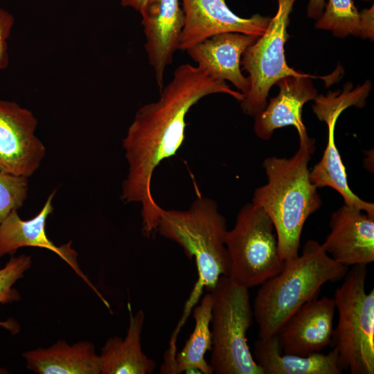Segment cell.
I'll list each match as a JSON object with an SVG mask.
<instances>
[{
    "instance_id": "obj_25",
    "label": "cell",
    "mask_w": 374,
    "mask_h": 374,
    "mask_svg": "<svg viewBox=\"0 0 374 374\" xmlns=\"http://www.w3.org/2000/svg\"><path fill=\"white\" fill-rule=\"evenodd\" d=\"M15 19L13 16L0 7V71L9 64L8 51V39L13 27Z\"/></svg>"
},
{
    "instance_id": "obj_13",
    "label": "cell",
    "mask_w": 374,
    "mask_h": 374,
    "mask_svg": "<svg viewBox=\"0 0 374 374\" xmlns=\"http://www.w3.org/2000/svg\"><path fill=\"white\" fill-rule=\"evenodd\" d=\"M329 226L322 245L337 262L348 267L374 261V215L344 203L332 213Z\"/></svg>"
},
{
    "instance_id": "obj_26",
    "label": "cell",
    "mask_w": 374,
    "mask_h": 374,
    "mask_svg": "<svg viewBox=\"0 0 374 374\" xmlns=\"http://www.w3.org/2000/svg\"><path fill=\"white\" fill-rule=\"evenodd\" d=\"M361 32L363 39L373 40L374 38V8L373 5L369 8H364L360 11Z\"/></svg>"
},
{
    "instance_id": "obj_23",
    "label": "cell",
    "mask_w": 374,
    "mask_h": 374,
    "mask_svg": "<svg viewBox=\"0 0 374 374\" xmlns=\"http://www.w3.org/2000/svg\"><path fill=\"white\" fill-rule=\"evenodd\" d=\"M31 256L25 254L12 256L5 267L0 269V303L6 304L19 301L21 296L13 285L24 276L26 271L31 267ZM0 326L12 333L19 331L17 323L11 321H0Z\"/></svg>"
},
{
    "instance_id": "obj_22",
    "label": "cell",
    "mask_w": 374,
    "mask_h": 374,
    "mask_svg": "<svg viewBox=\"0 0 374 374\" xmlns=\"http://www.w3.org/2000/svg\"><path fill=\"white\" fill-rule=\"evenodd\" d=\"M361 15L354 0H328L315 28L330 30L333 35L344 38L349 35L359 37Z\"/></svg>"
},
{
    "instance_id": "obj_24",
    "label": "cell",
    "mask_w": 374,
    "mask_h": 374,
    "mask_svg": "<svg viewBox=\"0 0 374 374\" xmlns=\"http://www.w3.org/2000/svg\"><path fill=\"white\" fill-rule=\"evenodd\" d=\"M28 178L0 172V223L14 209L20 208L27 197Z\"/></svg>"
},
{
    "instance_id": "obj_7",
    "label": "cell",
    "mask_w": 374,
    "mask_h": 374,
    "mask_svg": "<svg viewBox=\"0 0 374 374\" xmlns=\"http://www.w3.org/2000/svg\"><path fill=\"white\" fill-rule=\"evenodd\" d=\"M226 246L231 260L229 277L247 288L260 285L284 267L274 224L252 202L240 209L233 228L227 231Z\"/></svg>"
},
{
    "instance_id": "obj_4",
    "label": "cell",
    "mask_w": 374,
    "mask_h": 374,
    "mask_svg": "<svg viewBox=\"0 0 374 374\" xmlns=\"http://www.w3.org/2000/svg\"><path fill=\"white\" fill-rule=\"evenodd\" d=\"M157 231L177 243L188 258L195 260L198 279L186 305L190 310L203 288L211 292L221 276L229 275L226 220L215 201L198 197L187 210L163 208Z\"/></svg>"
},
{
    "instance_id": "obj_2",
    "label": "cell",
    "mask_w": 374,
    "mask_h": 374,
    "mask_svg": "<svg viewBox=\"0 0 374 374\" xmlns=\"http://www.w3.org/2000/svg\"><path fill=\"white\" fill-rule=\"evenodd\" d=\"M315 150L313 139L299 141V147L292 157L266 158L262 167L267 183L253 193L252 203L261 207L274 224L279 253L284 261L299 255L304 224L322 204L308 169Z\"/></svg>"
},
{
    "instance_id": "obj_12",
    "label": "cell",
    "mask_w": 374,
    "mask_h": 374,
    "mask_svg": "<svg viewBox=\"0 0 374 374\" xmlns=\"http://www.w3.org/2000/svg\"><path fill=\"white\" fill-rule=\"evenodd\" d=\"M140 14L145 36V49L161 91L166 69L179 48L184 12L180 0H147Z\"/></svg>"
},
{
    "instance_id": "obj_9",
    "label": "cell",
    "mask_w": 374,
    "mask_h": 374,
    "mask_svg": "<svg viewBox=\"0 0 374 374\" xmlns=\"http://www.w3.org/2000/svg\"><path fill=\"white\" fill-rule=\"evenodd\" d=\"M37 125L30 110L0 99V172L28 178L37 170L46 148L35 134Z\"/></svg>"
},
{
    "instance_id": "obj_28",
    "label": "cell",
    "mask_w": 374,
    "mask_h": 374,
    "mask_svg": "<svg viewBox=\"0 0 374 374\" xmlns=\"http://www.w3.org/2000/svg\"><path fill=\"white\" fill-rule=\"evenodd\" d=\"M147 0H121V3L124 7H131L141 12L143 9Z\"/></svg>"
},
{
    "instance_id": "obj_20",
    "label": "cell",
    "mask_w": 374,
    "mask_h": 374,
    "mask_svg": "<svg viewBox=\"0 0 374 374\" xmlns=\"http://www.w3.org/2000/svg\"><path fill=\"white\" fill-rule=\"evenodd\" d=\"M253 358L264 374H341L338 352L315 353L307 356L281 351L277 335L258 338L254 344Z\"/></svg>"
},
{
    "instance_id": "obj_21",
    "label": "cell",
    "mask_w": 374,
    "mask_h": 374,
    "mask_svg": "<svg viewBox=\"0 0 374 374\" xmlns=\"http://www.w3.org/2000/svg\"><path fill=\"white\" fill-rule=\"evenodd\" d=\"M213 305V295L208 292L193 310V332L181 350L175 354L174 359L167 365L161 366V373H213L210 364L204 357L206 353L212 347L210 325Z\"/></svg>"
},
{
    "instance_id": "obj_6",
    "label": "cell",
    "mask_w": 374,
    "mask_h": 374,
    "mask_svg": "<svg viewBox=\"0 0 374 374\" xmlns=\"http://www.w3.org/2000/svg\"><path fill=\"white\" fill-rule=\"evenodd\" d=\"M212 347L210 365L216 374H264L248 346L253 309L249 288L222 276L211 291Z\"/></svg>"
},
{
    "instance_id": "obj_10",
    "label": "cell",
    "mask_w": 374,
    "mask_h": 374,
    "mask_svg": "<svg viewBox=\"0 0 374 374\" xmlns=\"http://www.w3.org/2000/svg\"><path fill=\"white\" fill-rule=\"evenodd\" d=\"M312 109L317 118L328 125V141L321 160L310 170L311 181L317 187H330L343 197L344 203L374 215V204L357 196L350 188L345 166L335 141V127L344 110L353 106L355 100L348 90L317 95Z\"/></svg>"
},
{
    "instance_id": "obj_14",
    "label": "cell",
    "mask_w": 374,
    "mask_h": 374,
    "mask_svg": "<svg viewBox=\"0 0 374 374\" xmlns=\"http://www.w3.org/2000/svg\"><path fill=\"white\" fill-rule=\"evenodd\" d=\"M334 298L314 297L300 307L276 334L282 353L307 356L331 344Z\"/></svg>"
},
{
    "instance_id": "obj_18",
    "label": "cell",
    "mask_w": 374,
    "mask_h": 374,
    "mask_svg": "<svg viewBox=\"0 0 374 374\" xmlns=\"http://www.w3.org/2000/svg\"><path fill=\"white\" fill-rule=\"evenodd\" d=\"M26 367L38 374H100L101 364L94 346L89 341L72 345L59 340L47 348L23 354Z\"/></svg>"
},
{
    "instance_id": "obj_1",
    "label": "cell",
    "mask_w": 374,
    "mask_h": 374,
    "mask_svg": "<svg viewBox=\"0 0 374 374\" xmlns=\"http://www.w3.org/2000/svg\"><path fill=\"white\" fill-rule=\"evenodd\" d=\"M159 91L157 101L137 110L123 140L128 173L121 198L125 203L141 204L142 230L147 237L156 232L163 209L152 195V177L156 168L181 146L189 110L211 94H228L240 102L244 98L242 93L231 89L226 81L190 64L179 65Z\"/></svg>"
},
{
    "instance_id": "obj_5",
    "label": "cell",
    "mask_w": 374,
    "mask_h": 374,
    "mask_svg": "<svg viewBox=\"0 0 374 374\" xmlns=\"http://www.w3.org/2000/svg\"><path fill=\"white\" fill-rule=\"evenodd\" d=\"M366 265H353L335 291L338 322L331 344L341 370L374 373V290L366 292Z\"/></svg>"
},
{
    "instance_id": "obj_3",
    "label": "cell",
    "mask_w": 374,
    "mask_h": 374,
    "mask_svg": "<svg viewBox=\"0 0 374 374\" xmlns=\"http://www.w3.org/2000/svg\"><path fill=\"white\" fill-rule=\"evenodd\" d=\"M348 267L333 260L322 244L308 240L301 255L285 261L278 274L260 285L253 309L259 338L276 335L300 307L317 297L325 283L344 278Z\"/></svg>"
},
{
    "instance_id": "obj_15",
    "label": "cell",
    "mask_w": 374,
    "mask_h": 374,
    "mask_svg": "<svg viewBox=\"0 0 374 374\" xmlns=\"http://www.w3.org/2000/svg\"><path fill=\"white\" fill-rule=\"evenodd\" d=\"M55 190L48 197L41 211L34 217L21 220L17 210H12L0 223V258L6 254L12 256L17 249L24 247H33L48 249L58 255L93 290L106 305L98 290L82 271L77 261L78 253L72 249L71 242L57 246L46 233L48 217L53 211V199Z\"/></svg>"
},
{
    "instance_id": "obj_17",
    "label": "cell",
    "mask_w": 374,
    "mask_h": 374,
    "mask_svg": "<svg viewBox=\"0 0 374 374\" xmlns=\"http://www.w3.org/2000/svg\"><path fill=\"white\" fill-rule=\"evenodd\" d=\"M258 36L241 33H224L208 37L186 51L197 66L214 78L228 80L244 95L250 87L242 73L241 59Z\"/></svg>"
},
{
    "instance_id": "obj_11",
    "label": "cell",
    "mask_w": 374,
    "mask_h": 374,
    "mask_svg": "<svg viewBox=\"0 0 374 374\" xmlns=\"http://www.w3.org/2000/svg\"><path fill=\"white\" fill-rule=\"evenodd\" d=\"M185 21L178 49L186 51L220 33L235 32L261 36L271 18L260 14L240 17L225 0H180Z\"/></svg>"
},
{
    "instance_id": "obj_16",
    "label": "cell",
    "mask_w": 374,
    "mask_h": 374,
    "mask_svg": "<svg viewBox=\"0 0 374 374\" xmlns=\"http://www.w3.org/2000/svg\"><path fill=\"white\" fill-rule=\"evenodd\" d=\"M310 78L287 76L276 82L278 94L271 98L264 109L254 116L253 130L258 138L269 140L275 130L291 125L297 130L299 141L312 140L302 120L303 106L317 96V90Z\"/></svg>"
},
{
    "instance_id": "obj_29",
    "label": "cell",
    "mask_w": 374,
    "mask_h": 374,
    "mask_svg": "<svg viewBox=\"0 0 374 374\" xmlns=\"http://www.w3.org/2000/svg\"><path fill=\"white\" fill-rule=\"evenodd\" d=\"M364 1H371V0H364Z\"/></svg>"
},
{
    "instance_id": "obj_27",
    "label": "cell",
    "mask_w": 374,
    "mask_h": 374,
    "mask_svg": "<svg viewBox=\"0 0 374 374\" xmlns=\"http://www.w3.org/2000/svg\"><path fill=\"white\" fill-rule=\"evenodd\" d=\"M326 1L325 0H308L307 7V15L310 18L319 19L323 13Z\"/></svg>"
},
{
    "instance_id": "obj_8",
    "label": "cell",
    "mask_w": 374,
    "mask_h": 374,
    "mask_svg": "<svg viewBox=\"0 0 374 374\" xmlns=\"http://www.w3.org/2000/svg\"><path fill=\"white\" fill-rule=\"evenodd\" d=\"M296 0H278V9L265 31L249 46L241 59V69L249 74L250 87L240 102L242 112L255 116L265 107L271 87L287 76L323 78L333 83L339 74L317 77L295 71L285 60V44L290 15Z\"/></svg>"
},
{
    "instance_id": "obj_19",
    "label": "cell",
    "mask_w": 374,
    "mask_h": 374,
    "mask_svg": "<svg viewBox=\"0 0 374 374\" xmlns=\"http://www.w3.org/2000/svg\"><path fill=\"white\" fill-rule=\"evenodd\" d=\"M127 307L130 321L126 336L109 337L101 348L99 357L103 374H150L157 366L141 348L144 312L140 310L134 314L130 303Z\"/></svg>"
}]
</instances>
